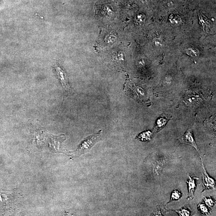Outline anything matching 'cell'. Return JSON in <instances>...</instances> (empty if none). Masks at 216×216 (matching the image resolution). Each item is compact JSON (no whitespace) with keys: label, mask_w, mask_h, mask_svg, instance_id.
I'll return each mask as SVG.
<instances>
[{"label":"cell","mask_w":216,"mask_h":216,"mask_svg":"<svg viewBox=\"0 0 216 216\" xmlns=\"http://www.w3.org/2000/svg\"><path fill=\"white\" fill-rule=\"evenodd\" d=\"M181 197V193L180 192L175 190V191L172 192L171 199L169 201V202H171L173 201L178 200L180 199Z\"/></svg>","instance_id":"obj_8"},{"label":"cell","mask_w":216,"mask_h":216,"mask_svg":"<svg viewBox=\"0 0 216 216\" xmlns=\"http://www.w3.org/2000/svg\"><path fill=\"white\" fill-rule=\"evenodd\" d=\"M55 69H56V72H57L58 78L60 80V83H61L63 89L66 91L69 92L70 86L69 85L68 80H67L65 73L58 65H56L55 67Z\"/></svg>","instance_id":"obj_4"},{"label":"cell","mask_w":216,"mask_h":216,"mask_svg":"<svg viewBox=\"0 0 216 216\" xmlns=\"http://www.w3.org/2000/svg\"><path fill=\"white\" fill-rule=\"evenodd\" d=\"M201 160L202 165V177H203L204 189V190L212 189L213 190H214L215 189V182L213 179L209 176L208 174L206 172L201 157Z\"/></svg>","instance_id":"obj_2"},{"label":"cell","mask_w":216,"mask_h":216,"mask_svg":"<svg viewBox=\"0 0 216 216\" xmlns=\"http://www.w3.org/2000/svg\"><path fill=\"white\" fill-rule=\"evenodd\" d=\"M101 132V131L100 130L98 133L92 135L82 141L76 151L77 154H82L89 150L94 144L96 140L100 136Z\"/></svg>","instance_id":"obj_1"},{"label":"cell","mask_w":216,"mask_h":216,"mask_svg":"<svg viewBox=\"0 0 216 216\" xmlns=\"http://www.w3.org/2000/svg\"><path fill=\"white\" fill-rule=\"evenodd\" d=\"M203 200L205 204L209 207L211 208L213 207V205L214 204V201L211 197L207 198L204 197L203 198Z\"/></svg>","instance_id":"obj_10"},{"label":"cell","mask_w":216,"mask_h":216,"mask_svg":"<svg viewBox=\"0 0 216 216\" xmlns=\"http://www.w3.org/2000/svg\"><path fill=\"white\" fill-rule=\"evenodd\" d=\"M168 120L164 118H159L156 121L155 125L154 130L156 132L159 131L160 130L163 129L167 124Z\"/></svg>","instance_id":"obj_7"},{"label":"cell","mask_w":216,"mask_h":216,"mask_svg":"<svg viewBox=\"0 0 216 216\" xmlns=\"http://www.w3.org/2000/svg\"><path fill=\"white\" fill-rule=\"evenodd\" d=\"M198 207L202 214H205L206 215L209 214L208 209H207V207L205 206V205L203 204H199L198 205Z\"/></svg>","instance_id":"obj_9"},{"label":"cell","mask_w":216,"mask_h":216,"mask_svg":"<svg viewBox=\"0 0 216 216\" xmlns=\"http://www.w3.org/2000/svg\"><path fill=\"white\" fill-rule=\"evenodd\" d=\"M189 180L187 182L188 184L189 193L188 194L187 198L188 199H193L194 198V192L196 187V180H198V178L189 176Z\"/></svg>","instance_id":"obj_5"},{"label":"cell","mask_w":216,"mask_h":216,"mask_svg":"<svg viewBox=\"0 0 216 216\" xmlns=\"http://www.w3.org/2000/svg\"><path fill=\"white\" fill-rule=\"evenodd\" d=\"M180 140L181 142L183 143L189 144L195 148L198 152H200L199 149L196 143L195 140L194 139L192 131L191 129H189L187 130L186 133L182 136Z\"/></svg>","instance_id":"obj_3"},{"label":"cell","mask_w":216,"mask_h":216,"mask_svg":"<svg viewBox=\"0 0 216 216\" xmlns=\"http://www.w3.org/2000/svg\"><path fill=\"white\" fill-rule=\"evenodd\" d=\"M152 133L150 131H148L143 132L137 136V138L143 141H149L151 140Z\"/></svg>","instance_id":"obj_6"},{"label":"cell","mask_w":216,"mask_h":216,"mask_svg":"<svg viewBox=\"0 0 216 216\" xmlns=\"http://www.w3.org/2000/svg\"><path fill=\"white\" fill-rule=\"evenodd\" d=\"M176 211L177 213H179L180 216H190V212L187 209H180V210H177Z\"/></svg>","instance_id":"obj_11"}]
</instances>
